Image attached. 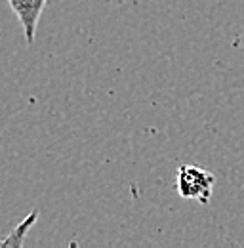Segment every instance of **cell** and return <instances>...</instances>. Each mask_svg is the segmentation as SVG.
<instances>
[{
    "mask_svg": "<svg viewBox=\"0 0 244 248\" xmlns=\"http://www.w3.org/2000/svg\"><path fill=\"white\" fill-rule=\"evenodd\" d=\"M214 186H215V176L204 168H198L193 164H183L178 168L176 189L182 199L208 204L212 199Z\"/></svg>",
    "mask_w": 244,
    "mask_h": 248,
    "instance_id": "6da1fadb",
    "label": "cell"
},
{
    "mask_svg": "<svg viewBox=\"0 0 244 248\" xmlns=\"http://www.w3.org/2000/svg\"><path fill=\"white\" fill-rule=\"evenodd\" d=\"M8 4L23 27L27 44H32L36 25H38V19H40L42 10L46 6V0H8Z\"/></svg>",
    "mask_w": 244,
    "mask_h": 248,
    "instance_id": "7a4b0ae2",
    "label": "cell"
},
{
    "mask_svg": "<svg viewBox=\"0 0 244 248\" xmlns=\"http://www.w3.org/2000/svg\"><path fill=\"white\" fill-rule=\"evenodd\" d=\"M36 217H38V212L36 210H32L29 216L25 217L2 243H0V247L6 248V247H23V243H25V237H27V231H29V227H32L34 223H36Z\"/></svg>",
    "mask_w": 244,
    "mask_h": 248,
    "instance_id": "3957f363",
    "label": "cell"
}]
</instances>
